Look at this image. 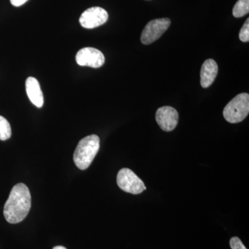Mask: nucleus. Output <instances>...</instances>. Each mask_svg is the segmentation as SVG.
Segmentation results:
<instances>
[{
	"label": "nucleus",
	"instance_id": "obj_11",
	"mask_svg": "<svg viewBox=\"0 0 249 249\" xmlns=\"http://www.w3.org/2000/svg\"><path fill=\"white\" fill-rule=\"evenodd\" d=\"M249 12V0H238L232 9L235 18H242Z\"/></svg>",
	"mask_w": 249,
	"mask_h": 249
},
{
	"label": "nucleus",
	"instance_id": "obj_4",
	"mask_svg": "<svg viewBox=\"0 0 249 249\" xmlns=\"http://www.w3.org/2000/svg\"><path fill=\"white\" fill-rule=\"evenodd\" d=\"M117 184L122 191L130 194L139 195L146 190L142 179L128 168H123L117 175Z\"/></svg>",
	"mask_w": 249,
	"mask_h": 249
},
{
	"label": "nucleus",
	"instance_id": "obj_9",
	"mask_svg": "<svg viewBox=\"0 0 249 249\" xmlns=\"http://www.w3.org/2000/svg\"><path fill=\"white\" fill-rule=\"evenodd\" d=\"M26 91L31 102L36 107L43 106L44 96L39 82L34 77H29L26 80Z\"/></svg>",
	"mask_w": 249,
	"mask_h": 249
},
{
	"label": "nucleus",
	"instance_id": "obj_10",
	"mask_svg": "<svg viewBox=\"0 0 249 249\" xmlns=\"http://www.w3.org/2000/svg\"><path fill=\"white\" fill-rule=\"evenodd\" d=\"M218 73L217 62L213 59H208L204 62L201 69V85L208 88L213 83Z\"/></svg>",
	"mask_w": 249,
	"mask_h": 249
},
{
	"label": "nucleus",
	"instance_id": "obj_15",
	"mask_svg": "<svg viewBox=\"0 0 249 249\" xmlns=\"http://www.w3.org/2000/svg\"><path fill=\"white\" fill-rule=\"evenodd\" d=\"M10 1H11V4L18 7V6H20L25 4L28 0H10Z\"/></svg>",
	"mask_w": 249,
	"mask_h": 249
},
{
	"label": "nucleus",
	"instance_id": "obj_6",
	"mask_svg": "<svg viewBox=\"0 0 249 249\" xmlns=\"http://www.w3.org/2000/svg\"><path fill=\"white\" fill-rule=\"evenodd\" d=\"M107 11L101 7H91L82 14L79 19L80 25L85 29H94L107 22Z\"/></svg>",
	"mask_w": 249,
	"mask_h": 249
},
{
	"label": "nucleus",
	"instance_id": "obj_16",
	"mask_svg": "<svg viewBox=\"0 0 249 249\" xmlns=\"http://www.w3.org/2000/svg\"><path fill=\"white\" fill-rule=\"evenodd\" d=\"M53 249H67L65 247H62V246H57V247H53Z\"/></svg>",
	"mask_w": 249,
	"mask_h": 249
},
{
	"label": "nucleus",
	"instance_id": "obj_12",
	"mask_svg": "<svg viewBox=\"0 0 249 249\" xmlns=\"http://www.w3.org/2000/svg\"><path fill=\"white\" fill-rule=\"evenodd\" d=\"M11 137V127L9 121L0 116V140L6 141Z\"/></svg>",
	"mask_w": 249,
	"mask_h": 249
},
{
	"label": "nucleus",
	"instance_id": "obj_3",
	"mask_svg": "<svg viewBox=\"0 0 249 249\" xmlns=\"http://www.w3.org/2000/svg\"><path fill=\"white\" fill-rule=\"evenodd\" d=\"M249 113V93H242L228 103L223 111V115L230 124H237L245 120Z\"/></svg>",
	"mask_w": 249,
	"mask_h": 249
},
{
	"label": "nucleus",
	"instance_id": "obj_1",
	"mask_svg": "<svg viewBox=\"0 0 249 249\" xmlns=\"http://www.w3.org/2000/svg\"><path fill=\"white\" fill-rule=\"evenodd\" d=\"M31 206L29 188L22 183L12 188L4 207L5 219L10 224H18L27 217Z\"/></svg>",
	"mask_w": 249,
	"mask_h": 249
},
{
	"label": "nucleus",
	"instance_id": "obj_8",
	"mask_svg": "<svg viewBox=\"0 0 249 249\" xmlns=\"http://www.w3.org/2000/svg\"><path fill=\"white\" fill-rule=\"evenodd\" d=\"M156 121L165 132H171L178 125V114L175 108L164 106L159 108L156 112Z\"/></svg>",
	"mask_w": 249,
	"mask_h": 249
},
{
	"label": "nucleus",
	"instance_id": "obj_5",
	"mask_svg": "<svg viewBox=\"0 0 249 249\" xmlns=\"http://www.w3.org/2000/svg\"><path fill=\"white\" fill-rule=\"evenodd\" d=\"M171 24L169 18H160L153 19L147 23L142 31L141 41L143 45H147L158 40L168 30Z\"/></svg>",
	"mask_w": 249,
	"mask_h": 249
},
{
	"label": "nucleus",
	"instance_id": "obj_2",
	"mask_svg": "<svg viewBox=\"0 0 249 249\" xmlns=\"http://www.w3.org/2000/svg\"><path fill=\"white\" fill-rule=\"evenodd\" d=\"M99 148L100 139L96 134L82 139L73 154L75 164L80 170H86L92 163Z\"/></svg>",
	"mask_w": 249,
	"mask_h": 249
},
{
	"label": "nucleus",
	"instance_id": "obj_14",
	"mask_svg": "<svg viewBox=\"0 0 249 249\" xmlns=\"http://www.w3.org/2000/svg\"><path fill=\"white\" fill-rule=\"evenodd\" d=\"M230 246L232 249H247L240 239L237 237H233L231 239Z\"/></svg>",
	"mask_w": 249,
	"mask_h": 249
},
{
	"label": "nucleus",
	"instance_id": "obj_7",
	"mask_svg": "<svg viewBox=\"0 0 249 249\" xmlns=\"http://www.w3.org/2000/svg\"><path fill=\"white\" fill-rule=\"evenodd\" d=\"M104 55L101 51L92 47H85L80 49L76 55L77 64L82 67L99 68L105 63Z\"/></svg>",
	"mask_w": 249,
	"mask_h": 249
},
{
	"label": "nucleus",
	"instance_id": "obj_13",
	"mask_svg": "<svg viewBox=\"0 0 249 249\" xmlns=\"http://www.w3.org/2000/svg\"><path fill=\"white\" fill-rule=\"evenodd\" d=\"M240 40L243 42H248L249 41V19L247 18V20L242 27L239 34Z\"/></svg>",
	"mask_w": 249,
	"mask_h": 249
}]
</instances>
